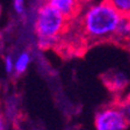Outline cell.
Wrapping results in <instances>:
<instances>
[{
    "instance_id": "obj_1",
    "label": "cell",
    "mask_w": 130,
    "mask_h": 130,
    "mask_svg": "<svg viewBox=\"0 0 130 130\" xmlns=\"http://www.w3.org/2000/svg\"><path fill=\"white\" fill-rule=\"evenodd\" d=\"M123 16L107 1L93 4L80 18V30L88 43L113 41Z\"/></svg>"
},
{
    "instance_id": "obj_2",
    "label": "cell",
    "mask_w": 130,
    "mask_h": 130,
    "mask_svg": "<svg viewBox=\"0 0 130 130\" xmlns=\"http://www.w3.org/2000/svg\"><path fill=\"white\" fill-rule=\"evenodd\" d=\"M68 21L52 6L41 4L34 19V32L38 48L46 50L56 46L68 29Z\"/></svg>"
},
{
    "instance_id": "obj_3",
    "label": "cell",
    "mask_w": 130,
    "mask_h": 130,
    "mask_svg": "<svg viewBox=\"0 0 130 130\" xmlns=\"http://www.w3.org/2000/svg\"><path fill=\"white\" fill-rule=\"evenodd\" d=\"M129 122L124 119L116 103L106 106L94 116L95 130H125Z\"/></svg>"
},
{
    "instance_id": "obj_4",
    "label": "cell",
    "mask_w": 130,
    "mask_h": 130,
    "mask_svg": "<svg viewBox=\"0 0 130 130\" xmlns=\"http://www.w3.org/2000/svg\"><path fill=\"white\" fill-rule=\"evenodd\" d=\"M46 4L52 6L68 20L76 19L81 8V4L78 0H48Z\"/></svg>"
},
{
    "instance_id": "obj_5",
    "label": "cell",
    "mask_w": 130,
    "mask_h": 130,
    "mask_svg": "<svg viewBox=\"0 0 130 130\" xmlns=\"http://www.w3.org/2000/svg\"><path fill=\"white\" fill-rule=\"evenodd\" d=\"M102 79L105 85L107 86V88L110 92L116 93V94L123 92L124 88L129 84V79L127 78V76L124 73L120 72V71H115V70H111L109 72L105 73Z\"/></svg>"
},
{
    "instance_id": "obj_6",
    "label": "cell",
    "mask_w": 130,
    "mask_h": 130,
    "mask_svg": "<svg viewBox=\"0 0 130 130\" xmlns=\"http://www.w3.org/2000/svg\"><path fill=\"white\" fill-rule=\"evenodd\" d=\"M113 41L121 44L122 46H129L130 48V18L123 16Z\"/></svg>"
},
{
    "instance_id": "obj_7",
    "label": "cell",
    "mask_w": 130,
    "mask_h": 130,
    "mask_svg": "<svg viewBox=\"0 0 130 130\" xmlns=\"http://www.w3.org/2000/svg\"><path fill=\"white\" fill-rule=\"evenodd\" d=\"M30 63H31V54L29 50H23L19 52L15 57V63H14V73L18 76L23 74L28 70Z\"/></svg>"
},
{
    "instance_id": "obj_8",
    "label": "cell",
    "mask_w": 130,
    "mask_h": 130,
    "mask_svg": "<svg viewBox=\"0 0 130 130\" xmlns=\"http://www.w3.org/2000/svg\"><path fill=\"white\" fill-rule=\"evenodd\" d=\"M124 18H130V0H106Z\"/></svg>"
},
{
    "instance_id": "obj_9",
    "label": "cell",
    "mask_w": 130,
    "mask_h": 130,
    "mask_svg": "<svg viewBox=\"0 0 130 130\" xmlns=\"http://www.w3.org/2000/svg\"><path fill=\"white\" fill-rule=\"evenodd\" d=\"M116 106L119 107L122 115L124 116V119L129 122V124H130V94L125 99L116 102Z\"/></svg>"
},
{
    "instance_id": "obj_10",
    "label": "cell",
    "mask_w": 130,
    "mask_h": 130,
    "mask_svg": "<svg viewBox=\"0 0 130 130\" xmlns=\"http://www.w3.org/2000/svg\"><path fill=\"white\" fill-rule=\"evenodd\" d=\"M14 63H15V58L12 55H6L4 58V69L7 74L14 73Z\"/></svg>"
},
{
    "instance_id": "obj_11",
    "label": "cell",
    "mask_w": 130,
    "mask_h": 130,
    "mask_svg": "<svg viewBox=\"0 0 130 130\" xmlns=\"http://www.w3.org/2000/svg\"><path fill=\"white\" fill-rule=\"evenodd\" d=\"M13 8L18 15H23L26 12V0H13Z\"/></svg>"
},
{
    "instance_id": "obj_12",
    "label": "cell",
    "mask_w": 130,
    "mask_h": 130,
    "mask_svg": "<svg viewBox=\"0 0 130 130\" xmlns=\"http://www.w3.org/2000/svg\"><path fill=\"white\" fill-rule=\"evenodd\" d=\"M6 127H7V124H6L5 117L0 114V130H6Z\"/></svg>"
},
{
    "instance_id": "obj_13",
    "label": "cell",
    "mask_w": 130,
    "mask_h": 130,
    "mask_svg": "<svg viewBox=\"0 0 130 130\" xmlns=\"http://www.w3.org/2000/svg\"><path fill=\"white\" fill-rule=\"evenodd\" d=\"M78 1L81 4V5H83V4H84V3H87V1H89V0H78Z\"/></svg>"
}]
</instances>
